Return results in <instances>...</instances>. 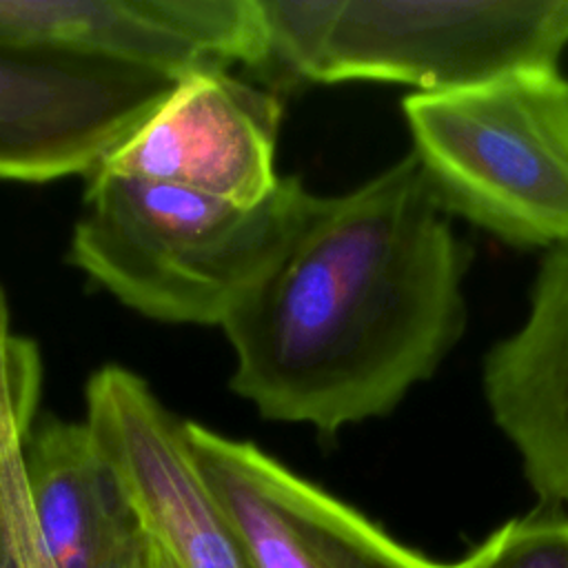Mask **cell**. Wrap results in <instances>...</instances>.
Returning a JSON list of instances; mask_svg holds the SVG:
<instances>
[{"mask_svg":"<svg viewBox=\"0 0 568 568\" xmlns=\"http://www.w3.org/2000/svg\"><path fill=\"white\" fill-rule=\"evenodd\" d=\"M142 568H178L171 557L144 532V546H142Z\"/></svg>","mask_w":568,"mask_h":568,"instance_id":"4fadbf2b","label":"cell"},{"mask_svg":"<svg viewBox=\"0 0 568 568\" xmlns=\"http://www.w3.org/2000/svg\"><path fill=\"white\" fill-rule=\"evenodd\" d=\"M142 546H144V541H142ZM142 546H140V550H138L122 568H142Z\"/></svg>","mask_w":568,"mask_h":568,"instance_id":"5bb4252c","label":"cell"},{"mask_svg":"<svg viewBox=\"0 0 568 568\" xmlns=\"http://www.w3.org/2000/svg\"><path fill=\"white\" fill-rule=\"evenodd\" d=\"M315 200L297 175H284L260 204L242 206L93 171L69 262L146 317L222 326L288 251Z\"/></svg>","mask_w":568,"mask_h":568,"instance_id":"7a4b0ae2","label":"cell"},{"mask_svg":"<svg viewBox=\"0 0 568 568\" xmlns=\"http://www.w3.org/2000/svg\"><path fill=\"white\" fill-rule=\"evenodd\" d=\"M479 568H568V510L537 506L479 541Z\"/></svg>","mask_w":568,"mask_h":568,"instance_id":"7c38bea8","label":"cell"},{"mask_svg":"<svg viewBox=\"0 0 568 568\" xmlns=\"http://www.w3.org/2000/svg\"><path fill=\"white\" fill-rule=\"evenodd\" d=\"M470 251L417 160L317 195L288 251L231 313V390L333 437L390 415L464 339Z\"/></svg>","mask_w":568,"mask_h":568,"instance_id":"6da1fadb","label":"cell"},{"mask_svg":"<svg viewBox=\"0 0 568 568\" xmlns=\"http://www.w3.org/2000/svg\"><path fill=\"white\" fill-rule=\"evenodd\" d=\"M24 470L58 568H122L140 550V519L84 422H36L24 446Z\"/></svg>","mask_w":568,"mask_h":568,"instance_id":"8fae6325","label":"cell"},{"mask_svg":"<svg viewBox=\"0 0 568 568\" xmlns=\"http://www.w3.org/2000/svg\"><path fill=\"white\" fill-rule=\"evenodd\" d=\"M413 158L448 217L513 248L568 242V78L559 67L408 93Z\"/></svg>","mask_w":568,"mask_h":568,"instance_id":"277c9868","label":"cell"},{"mask_svg":"<svg viewBox=\"0 0 568 568\" xmlns=\"http://www.w3.org/2000/svg\"><path fill=\"white\" fill-rule=\"evenodd\" d=\"M481 390L539 506L568 510V242L541 255L524 320L484 357Z\"/></svg>","mask_w":568,"mask_h":568,"instance_id":"30bf717a","label":"cell"},{"mask_svg":"<svg viewBox=\"0 0 568 568\" xmlns=\"http://www.w3.org/2000/svg\"><path fill=\"white\" fill-rule=\"evenodd\" d=\"M84 424L120 475L142 530L178 568H255L191 455L184 419L120 364L84 386Z\"/></svg>","mask_w":568,"mask_h":568,"instance_id":"ba28073f","label":"cell"},{"mask_svg":"<svg viewBox=\"0 0 568 568\" xmlns=\"http://www.w3.org/2000/svg\"><path fill=\"white\" fill-rule=\"evenodd\" d=\"M175 82L0 42V180L91 175Z\"/></svg>","mask_w":568,"mask_h":568,"instance_id":"52a82bcc","label":"cell"},{"mask_svg":"<svg viewBox=\"0 0 568 568\" xmlns=\"http://www.w3.org/2000/svg\"><path fill=\"white\" fill-rule=\"evenodd\" d=\"M195 466L255 568H479L481 546L455 561L399 541L351 504L253 442L184 422Z\"/></svg>","mask_w":568,"mask_h":568,"instance_id":"5b68a950","label":"cell"},{"mask_svg":"<svg viewBox=\"0 0 568 568\" xmlns=\"http://www.w3.org/2000/svg\"><path fill=\"white\" fill-rule=\"evenodd\" d=\"M0 42L173 80L268 58L257 0H0Z\"/></svg>","mask_w":568,"mask_h":568,"instance_id":"8992f818","label":"cell"},{"mask_svg":"<svg viewBox=\"0 0 568 568\" xmlns=\"http://www.w3.org/2000/svg\"><path fill=\"white\" fill-rule=\"evenodd\" d=\"M282 102L224 69L180 78L95 171L253 206L277 186Z\"/></svg>","mask_w":568,"mask_h":568,"instance_id":"9c48e42d","label":"cell"},{"mask_svg":"<svg viewBox=\"0 0 568 568\" xmlns=\"http://www.w3.org/2000/svg\"><path fill=\"white\" fill-rule=\"evenodd\" d=\"M266 64L297 82L439 93L559 67L568 0H257Z\"/></svg>","mask_w":568,"mask_h":568,"instance_id":"3957f363","label":"cell"}]
</instances>
